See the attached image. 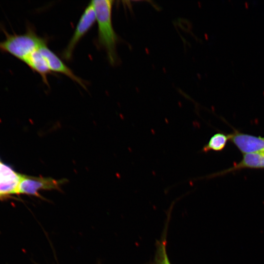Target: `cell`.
Returning a JSON list of instances; mask_svg holds the SVG:
<instances>
[{
    "instance_id": "6da1fadb",
    "label": "cell",
    "mask_w": 264,
    "mask_h": 264,
    "mask_svg": "<svg viewBox=\"0 0 264 264\" xmlns=\"http://www.w3.org/2000/svg\"><path fill=\"white\" fill-rule=\"evenodd\" d=\"M93 6L98 25V41L106 51L108 60L112 65L116 61L117 36L113 29L111 13L113 0H98L90 1Z\"/></svg>"
},
{
    "instance_id": "7a4b0ae2",
    "label": "cell",
    "mask_w": 264,
    "mask_h": 264,
    "mask_svg": "<svg viewBox=\"0 0 264 264\" xmlns=\"http://www.w3.org/2000/svg\"><path fill=\"white\" fill-rule=\"evenodd\" d=\"M5 39L0 42V50L10 54L23 62L44 44L46 40L39 36L33 28L29 26L22 34H9L3 30Z\"/></svg>"
},
{
    "instance_id": "3957f363",
    "label": "cell",
    "mask_w": 264,
    "mask_h": 264,
    "mask_svg": "<svg viewBox=\"0 0 264 264\" xmlns=\"http://www.w3.org/2000/svg\"><path fill=\"white\" fill-rule=\"evenodd\" d=\"M95 22V12L90 2L82 14L71 38L63 52L62 56L64 59L67 61L71 59L76 45L92 27Z\"/></svg>"
},
{
    "instance_id": "277c9868",
    "label": "cell",
    "mask_w": 264,
    "mask_h": 264,
    "mask_svg": "<svg viewBox=\"0 0 264 264\" xmlns=\"http://www.w3.org/2000/svg\"><path fill=\"white\" fill-rule=\"evenodd\" d=\"M66 179H56L51 177L31 176L22 175L18 194H25L41 198L40 190H60L61 186Z\"/></svg>"
},
{
    "instance_id": "5b68a950",
    "label": "cell",
    "mask_w": 264,
    "mask_h": 264,
    "mask_svg": "<svg viewBox=\"0 0 264 264\" xmlns=\"http://www.w3.org/2000/svg\"><path fill=\"white\" fill-rule=\"evenodd\" d=\"M229 136V140L243 154L264 153V137L244 133L235 129Z\"/></svg>"
},
{
    "instance_id": "8992f818",
    "label": "cell",
    "mask_w": 264,
    "mask_h": 264,
    "mask_svg": "<svg viewBox=\"0 0 264 264\" xmlns=\"http://www.w3.org/2000/svg\"><path fill=\"white\" fill-rule=\"evenodd\" d=\"M39 50L44 57L51 72L60 73L65 75L79 84L83 88H86L85 82L76 75L72 70L53 51L47 47L46 44L41 46Z\"/></svg>"
},
{
    "instance_id": "52a82bcc",
    "label": "cell",
    "mask_w": 264,
    "mask_h": 264,
    "mask_svg": "<svg viewBox=\"0 0 264 264\" xmlns=\"http://www.w3.org/2000/svg\"><path fill=\"white\" fill-rule=\"evenodd\" d=\"M22 175L14 172L8 166L0 164V196L18 194Z\"/></svg>"
},
{
    "instance_id": "ba28073f",
    "label": "cell",
    "mask_w": 264,
    "mask_h": 264,
    "mask_svg": "<svg viewBox=\"0 0 264 264\" xmlns=\"http://www.w3.org/2000/svg\"><path fill=\"white\" fill-rule=\"evenodd\" d=\"M243 169H264V153H248L243 154L242 160L230 167L221 172L210 176L215 177Z\"/></svg>"
},
{
    "instance_id": "9c48e42d",
    "label": "cell",
    "mask_w": 264,
    "mask_h": 264,
    "mask_svg": "<svg viewBox=\"0 0 264 264\" xmlns=\"http://www.w3.org/2000/svg\"><path fill=\"white\" fill-rule=\"evenodd\" d=\"M39 48L34 51L24 63L33 71L37 72L41 76L44 83L48 86L47 75L51 71Z\"/></svg>"
},
{
    "instance_id": "30bf717a",
    "label": "cell",
    "mask_w": 264,
    "mask_h": 264,
    "mask_svg": "<svg viewBox=\"0 0 264 264\" xmlns=\"http://www.w3.org/2000/svg\"><path fill=\"white\" fill-rule=\"evenodd\" d=\"M228 140H229V134L222 132L216 133L211 136L208 142L203 146L201 152L207 153L211 151H221L225 147Z\"/></svg>"
},
{
    "instance_id": "8fae6325",
    "label": "cell",
    "mask_w": 264,
    "mask_h": 264,
    "mask_svg": "<svg viewBox=\"0 0 264 264\" xmlns=\"http://www.w3.org/2000/svg\"><path fill=\"white\" fill-rule=\"evenodd\" d=\"M166 244L165 238L157 242L154 259L151 264H171L167 253Z\"/></svg>"
}]
</instances>
